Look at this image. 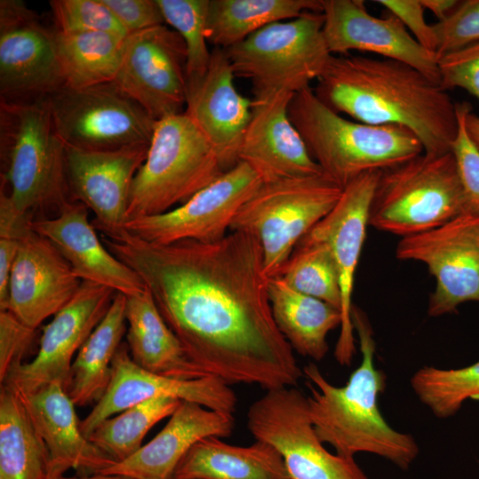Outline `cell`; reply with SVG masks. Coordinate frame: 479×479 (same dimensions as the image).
Returning a JSON list of instances; mask_svg holds the SVG:
<instances>
[{"label": "cell", "instance_id": "obj_20", "mask_svg": "<svg viewBox=\"0 0 479 479\" xmlns=\"http://www.w3.org/2000/svg\"><path fill=\"white\" fill-rule=\"evenodd\" d=\"M160 397L192 402L227 413H233L237 405L236 394L223 381L211 376L180 380L150 373L133 362L127 344L122 343L112 363L110 384L90 412L81 420L82 432L89 439L106 419Z\"/></svg>", "mask_w": 479, "mask_h": 479}, {"label": "cell", "instance_id": "obj_3", "mask_svg": "<svg viewBox=\"0 0 479 479\" xmlns=\"http://www.w3.org/2000/svg\"><path fill=\"white\" fill-rule=\"evenodd\" d=\"M359 339L362 359L343 387L331 384L314 363L302 368L310 394V418L322 443L337 454L354 458L358 452L382 457L407 469L419 454L414 437L392 428L378 406L385 387V374L374 365L375 342L366 314L354 305L350 313Z\"/></svg>", "mask_w": 479, "mask_h": 479}, {"label": "cell", "instance_id": "obj_10", "mask_svg": "<svg viewBox=\"0 0 479 479\" xmlns=\"http://www.w3.org/2000/svg\"><path fill=\"white\" fill-rule=\"evenodd\" d=\"M45 97L55 131L66 145L114 151L151 143L156 121L114 82L61 86Z\"/></svg>", "mask_w": 479, "mask_h": 479}, {"label": "cell", "instance_id": "obj_46", "mask_svg": "<svg viewBox=\"0 0 479 479\" xmlns=\"http://www.w3.org/2000/svg\"><path fill=\"white\" fill-rule=\"evenodd\" d=\"M424 7L430 11L439 21L447 18L458 6V0H420Z\"/></svg>", "mask_w": 479, "mask_h": 479}, {"label": "cell", "instance_id": "obj_32", "mask_svg": "<svg viewBox=\"0 0 479 479\" xmlns=\"http://www.w3.org/2000/svg\"><path fill=\"white\" fill-rule=\"evenodd\" d=\"M321 12V0H209L205 34L214 47L227 49L263 27Z\"/></svg>", "mask_w": 479, "mask_h": 479}, {"label": "cell", "instance_id": "obj_31", "mask_svg": "<svg viewBox=\"0 0 479 479\" xmlns=\"http://www.w3.org/2000/svg\"><path fill=\"white\" fill-rule=\"evenodd\" d=\"M50 454L21 398L0 387V479H49Z\"/></svg>", "mask_w": 479, "mask_h": 479}, {"label": "cell", "instance_id": "obj_6", "mask_svg": "<svg viewBox=\"0 0 479 479\" xmlns=\"http://www.w3.org/2000/svg\"><path fill=\"white\" fill-rule=\"evenodd\" d=\"M224 172L216 153L185 113L157 121L131 185L128 221L185 203Z\"/></svg>", "mask_w": 479, "mask_h": 479}, {"label": "cell", "instance_id": "obj_1", "mask_svg": "<svg viewBox=\"0 0 479 479\" xmlns=\"http://www.w3.org/2000/svg\"><path fill=\"white\" fill-rule=\"evenodd\" d=\"M102 242L140 276L188 357L208 376L266 391L295 387L303 376L274 320L255 237L233 231L216 242L161 245L124 230Z\"/></svg>", "mask_w": 479, "mask_h": 479}, {"label": "cell", "instance_id": "obj_30", "mask_svg": "<svg viewBox=\"0 0 479 479\" xmlns=\"http://www.w3.org/2000/svg\"><path fill=\"white\" fill-rule=\"evenodd\" d=\"M126 295L116 293L104 318L77 352L67 392L75 406L96 404L112 379V363L126 335Z\"/></svg>", "mask_w": 479, "mask_h": 479}, {"label": "cell", "instance_id": "obj_17", "mask_svg": "<svg viewBox=\"0 0 479 479\" xmlns=\"http://www.w3.org/2000/svg\"><path fill=\"white\" fill-rule=\"evenodd\" d=\"M150 145L114 151H90L65 145L69 200L91 209L95 229L105 236L124 231L133 180Z\"/></svg>", "mask_w": 479, "mask_h": 479}, {"label": "cell", "instance_id": "obj_21", "mask_svg": "<svg viewBox=\"0 0 479 479\" xmlns=\"http://www.w3.org/2000/svg\"><path fill=\"white\" fill-rule=\"evenodd\" d=\"M234 77L224 49L214 47L207 71L187 78L184 111L211 145L224 171L239 162L251 118L252 101L238 92Z\"/></svg>", "mask_w": 479, "mask_h": 479}, {"label": "cell", "instance_id": "obj_11", "mask_svg": "<svg viewBox=\"0 0 479 479\" xmlns=\"http://www.w3.org/2000/svg\"><path fill=\"white\" fill-rule=\"evenodd\" d=\"M247 425L256 440L279 452L290 479H368L354 458L326 449L310 418L307 397L294 387L267 390L249 406Z\"/></svg>", "mask_w": 479, "mask_h": 479}, {"label": "cell", "instance_id": "obj_8", "mask_svg": "<svg viewBox=\"0 0 479 479\" xmlns=\"http://www.w3.org/2000/svg\"><path fill=\"white\" fill-rule=\"evenodd\" d=\"M342 191L325 173L263 183L238 211L230 232L255 237L267 278L279 276L297 243L334 208Z\"/></svg>", "mask_w": 479, "mask_h": 479}, {"label": "cell", "instance_id": "obj_27", "mask_svg": "<svg viewBox=\"0 0 479 479\" xmlns=\"http://www.w3.org/2000/svg\"><path fill=\"white\" fill-rule=\"evenodd\" d=\"M127 347L133 362L150 373L180 380L208 375L187 356L149 289L126 296Z\"/></svg>", "mask_w": 479, "mask_h": 479}, {"label": "cell", "instance_id": "obj_23", "mask_svg": "<svg viewBox=\"0 0 479 479\" xmlns=\"http://www.w3.org/2000/svg\"><path fill=\"white\" fill-rule=\"evenodd\" d=\"M293 93L254 97L251 118L239 152L263 183L323 174L288 115Z\"/></svg>", "mask_w": 479, "mask_h": 479}, {"label": "cell", "instance_id": "obj_36", "mask_svg": "<svg viewBox=\"0 0 479 479\" xmlns=\"http://www.w3.org/2000/svg\"><path fill=\"white\" fill-rule=\"evenodd\" d=\"M411 386L436 417L450 418L466 400L479 397V360L461 368L423 366L412 376Z\"/></svg>", "mask_w": 479, "mask_h": 479}, {"label": "cell", "instance_id": "obj_24", "mask_svg": "<svg viewBox=\"0 0 479 479\" xmlns=\"http://www.w3.org/2000/svg\"><path fill=\"white\" fill-rule=\"evenodd\" d=\"M88 209L82 202L68 200L56 217L32 220L30 226L55 246L81 280L106 286L126 296L142 293L145 289L142 279L98 239Z\"/></svg>", "mask_w": 479, "mask_h": 479}, {"label": "cell", "instance_id": "obj_39", "mask_svg": "<svg viewBox=\"0 0 479 479\" xmlns=\"http://www.w3.org/2000/svg\"><path fill=\"white\" fill-rule=\"evenodd\" d=\"M30 213L20 211L3 190L0 193V310L8 302V286L12 264L20 243L31 230Z\"/></svg>", "mask_w": 479, "mask_h": 479}, {"label": "cell", "instance_id": "obj_2", "mask_svg": "<svg viewBox=\"0 0 479 479\" xmlns=\"http://www.w3.org/2000/svg\"><path fill=\"white\" fill-rule=\"evenodd\" d=\"M317 81L315 94L334 112L366 124L404 127L425 153L451 152L458 131L456 103L414 67L385 58L332 55Z\"/></svg>", "mask_w": 479, "mask_h": 479}, {"label": "cell", "instance_id": "obj_25", "mask_svg": "<svg viewBox=\"0 0 479 479\" xmlns=\"http://www.w3.org/2000/svg\"><path fill=\"white\" fill-rule=\"evenodd\" d=\"M233 428L232 413L181 401L151 441L101 473L131 479H173L178 464L198 441L208 436L229 437Z\"/></svg>", "mask_w": 479, "mask_h": 479}, {"label": "cell", "instance_id": "obj_26", "mask_svg": "<svg viewBox=\"0 0 479 479\" xmlns=\"http://www.w3.org/2000/svg\"><path fill=\"white\" fill-rule=\"evenodd\" d=\"M17 395L49 451V479L70 469L84 475L98 474L115 463L83 435L75 405L62 385L51 383L32 394Z\"/></svg>", "mask_w": 479, "mask_h": 479}, {"label": "cell", "instance_id": "obj_5", "mask_svg": "<svg viewBox=\"0 0 479 479\" xmlns=\"http://www.w3.org/2000/svg\"><path fill=\"white\" fill-rule=\"evenodd\" d=\"M0 139L8 195L20 211L59 209L70 200L65 144L55 131L45 96L1 100Z\"/></svg>", "mask_w": 479, "mask_h": 479}, {"label": "cell", "instance_id": "obj_14", "mask_svg": "<svg viewBox=\"0 0 479 479\" xmlns=\"http://www.w3.org/2000/svg\"><path fill=\"white\" fill-rule=\"evenodd\" d=\"M262 184L248 164L239 161L185 203L162 214L130 219L124 230L161 245L184 240L218 241L228 234L238 211Z\"/></svg>", "mask_w": 479, "mask_h": 479}, {"label": "cell", "instance_id": "obj_44", "mask_svg": "<svg viewBox=\"0 0 479 479\" xmlns=\"http://www.w3.org/2000/svg\"><path fill=\"white\" fill-rule=\"evenodd\" d=\"M127 33L165 24L157 0H102Z\"/></svg>", "mask_w": 479, "mask_h": 479}, {"label": "cell", "instance_id": "obj_15", "mask_svg": "<svg viewBox=\"0 0 479 479\" xmlns=\"http://www.w3.org/2000/svg\"><path fill=\"white\" fill-rule=\"evenodd\" d=\"M116 291L82 280L75 296L44 326L36 356L1 382L19 395H29L59 383L66 390L74 359L108 311Z\"/></svg>", "mask_w": 479, "mask_h": 479}, {"label": "cell", "instance_id": "obj_9", "mask_svg": "<svg viewBox=\"0 0 479 479\" xmlns=\"http://www.w3.org/2000/svg\"><path fill=\"white\" fill-rule=\"evenodd\" d=\"M322 12L307 11L269 24L224 49L234 75L248 79L254 97L296 93L317 80L332 54L323 35Z\"/></svg>", "mask_w": 479, "mask_h": 479}, {"label": "cell", "instance_id": "obj_41", "mask_svg": "<svg viewBox=\"0 0 479 479\" xmlns=\"http://www.w3.org/2000/svg\"><path fill=\"white\" fill-rule=\"evenodd\" d=\"M432 27L437 59L479 42V0L460 1L447 18Z\"/></svg>", "mask_w": 479, "mask_h": 479}, {"label": "cell", "instance_id": "obj_45", "mask_svg": "<svg viewBox=\"0 0 479 479\" xmlns=\"http://www.w3.org/2000/svg\"><path fill=\"white\" fill-rule=\"evenodd\" d=\"M389 13L396 16L412 34L415 40L428 51L436 54V36L432 24L424 17L425 9L420 0H376Z\"/></svg>", "mask_w": 479, "mask_h": 479}, {"label": "cell", "instance_id": "obj_48", "mask_svg": "<svg viewBox=\"0 0 479 479\" xmlns=\"http://www.w3.org/2000/svg\"><path fill=\"white\" fill-rule=\"evenodd\" d=\"M51 479H131L126 476L119 475H107V474H93V475H82L81 477H66L64 475Z\"/></svg>", "mask_w": 479, "mask_h": 479}, {"label": "cell", "instance_id": "obj_18", "mask_svg": "<svg viewBox=\"0 0 479 479\" xmlns=\"http://www.w3.org/2000/svg\"><path fill=\"white\" fill-rule=\"evenodd\" d=\"M380 174L381 170H371L352 180L343 188L334 208L306 234L328 247L339 274L342 324L334 357L342 365H349L356 352L350 318L352 293Z\"/></svg>", "mask_w": 479, "mask_h": 479}, {"label": "cell", "instance_id": "obj_47", "mask_svg": "<svg viewBox=\"0 0 479 479\" xmlns=\"http://www.w3.org/2000/svg\"><path fill=\"white\" fill-rule=\"evenodd\" d=\"M471 110L466 114L465 125L468 135L479 149V116Z\"/></svg>", "mask_w": 479, "mask_h": 479}, {"label": "cell", "instance_id": "obj_37", "mask_svg": "<svg viewBox=\"0 0 479 479\" xmlns=\"http://www.w3.org/2000/svg\"><path fill=\"white\" fill-rule=\"evenodd\" d=\"M165 23L183 38L186 47L187 78L202 75L211 51L205 34L209 0H157Z\"/></svg>", "mask_w": 479, "mask_h": 479}, {"label": "cell", "instance_id": "obj_35", "mask_svg": "<svg viewBox=\"0 0 479 479\" xmlns=\"http://www.w3.org/2000/svg\"><path fill=\"white\" fill-rule=\"evenodd\" d=\"M279 277L294 290L341 310L339 274L324 243L305 235L295 246Z\"/></svg>", "mask_w": 479, "mask_h": 479}, {"label": "cell", "instance_id": "obj_4", "mask_svg": "<svg viewBox=\"0 0 479 479\" xmlns=\"http://www.w3.org/2000/svg\"><path fill=\"white\" fill-rule=\"evenodd\" d=\"M288 115L312 159L342 188L365 172L383 170L424 153L408 129L350 121L325 105L310 87L293 95Z\"/></svg>", "mask_w": 479, "mask_h": 479}, {"label": "cell", "instance_id": "obj_43", "mask_svg": "<svg viewBox=\"0 0 479 479\" xmlns=\"http://www.w3.org/2000/svg\"><path fill=\"white\" fill-rule=\"evenodd\" d=\"M35 331L9 310H0V382L17 367L25 357L35 337Z\"/></svg>", "mask_w": 479, "mask_h": 479}, {"label": "cell", "instance_id": "obj_28", "mask_svg": "<svg viewBox=\"0 0 479 479\" xmlns=\"http://www.w3.org/2000/svg\"><path fill=\"white\" fill-rule=\"evenodd\" d=\"M173 479H290L279 452L256 440L229 444L217 436L198 441L178 464Z\"/></svg>", "mask_w": 479, "mask_h": 479}, {"label": "cell", "instance_id": "obj_29", "mask_svg": "<svg viewBox=\"0 0 479 479\" xmlns=\"http://www.w3.org/2000/svg\"><path fill=\"white\" fill-rule=\"evenodd\" d=\"M268 296L276 325L298 354L321 361L327 334L341 326V310L292 288L279 276L268 278Z\"/></svg>", "mask_w": 479, "mask_h": 479}, {"label": "cell", "instance_id": "obj_12", "mask_svg": "<svg viewBox=\"0 0 479 479\" xmlns=\"http://www.w3.org/2000/svg\"><path fill=\"white\" fill-rule=\"evenodd\" d=\"M396 256L427 265L436 279L428 314L440 317L479 302V216L461 214L431 230L402 238Z\"/></svg>", "mask_w": 479, "mask_h": 479}, {"label": "cell", "instance_id": "obj_38", "mask_svg": "<svg viewBox=\"0 0 479 479\" xmlns=\"http://www.w3.org/2000/svg\"><path fill=\"white\" fill-rule=\"evenodd\" d=\"M50 6L56 32H107L129 35L102 0H51Z\"/></svg>", "mask_w": 479, "mask_h": 479}, {"label": "cell", "instance_id": "obj_33", "mask_svg": "<svg viewBox=\"0 0 479 479\" xmlns=\"http://www.w3.org/2000/svg\"><path fill=\"white\" fill-rule=\"evenodd\" d=\"M126 37L107 32L63 34L55 31L63 86L84 88L114 82Z\"/></svg>", "mask_w": 479, "mask_h": 479}, {"label": "cell", "instance_id": "obj_42", "mask_svg": "<svg viewBox=\"0 0 479 479\" xmlns=\"http://www.w3.org/2000/svg\"><path fill=\"white\" fill-rule=\"evenodd\" d=\"M438 69L445 90L460 88L479 101V42L439 58Z\"/></svg>", "mask_w": 479, "mask_h": 479}, {"label": "cell", "instance_id": "obj_40", "mask_svg": "<svg viewBox=\"0 0 479 479\" xmlns=\"http://www.w3.org/2000/svg\"><path fill=\"white\" fill-rule=\"evenodd\" d=\"M471 109V106L467 102L456 103L458 131L451 152L463 192L465 214L479 216V149L468 135L465 125L466 114Z\"/></svg>", "mask_w": 479, "mask_h": 479}, {"label": "cell", "instance_id": "obj_16", "mask_svg": "<svg viewBox=\"0 0 479 479\" xmlns=\"http://www.w3.org/2000/svg\"><path fill=\"white\" fill-rule=\"evenodd\" d=\"M63 86L55 31L20 0L0 1L1 100L41 96Z\"/></svg>", "mask_w": 479, "mask_h": 479}, {"label": "cell", "instance_id": "obj_13", "mask_svg": "<svg viewBox=\"0 0 479 479\" xmlns=\"http://www.w3.org/2000/svg\"><path fill=\"white\" fill-rule=\"evenodd\" d=\"M186 47L165 24L130 34L114 82L156 122L182 114L187 91Z\"/></svg>", "mask_w": 479, "mask_h": 479}, {"label": "cell", "instance_id": "obj_22", "mask_svg": "<svg viewBox=\"0 0 479 479\" xmlns=\"http://www.w3.org/2000/svg\"><path fill=\"white\" fill-rule=\"evenodd\" d=\"M81 283L55 246L31 229L12 264L4 310L36 329L70 302Z\"/></svg>", "mask_w": 479, "mask_h": 479}, {"label": "cell", "instance_id": "obj_34", "mask_svg": "<svg viewBox=\"0 0 479 479\" xmlns=\"http://www.w3.org/2000/svg\"><path fill=\"white\" fill-rule=\"evenodd\" d=\"M180 402L174 397H160L131 405L103 420L89 439L115 462L124 460L143 446L148 431L169 417Z\"/></svg>", "mask_w": 479, "mask_h": 479}, {"label": "cell", "instance_id": "obj_7", "mask_svg": "<svg viewBox=\"0 0 479 479\" xmlns=\"http://www.w3.org/2000/svg\"><path fill=\"white\" fill-rule=\"evenodd\" d=\"M465 214L452 152L422 153L381 170L369 209V225L402 238L423 232Z\"/></svg>", "mask_w": 479, "mask_h": 479}, {"label": "cell", "instance_id": "obj_19", "mask_svg": "<svg viewBox=\"0 0 479 479\" xmlns=\"http://www.w3.org/2000/svg\"><path fill=\"white\" fill-rule=\"evenodd\" d=\"M321 6L323 35L332 55L374 53L405 63L439 82L436 55L420 45L393 14L373 16L361 0H321Z\"/></svg>", "mask_w": 479, "mask_h": 479}]
</instances>
